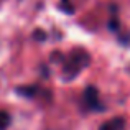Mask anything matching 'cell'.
<instances>
[{
	"mask_svg": "<svg viewBox=\"0 0 130 130\" xmlns=\"http://www.w3.org/2000/svg\"><path fill=\"white\" fill-rule=\"evenodd\" d=\"M124 125H125L124 119L122 117H115V119H112V120L102 124L99 130H120V128H124Z\"/></svg>",
	"mask_w": 130,
	"mask_h": 130,
	"instance_id": "7a4b0ae2",
	"label": "cell"
},
{
	"mask_svg": "<svg viewBox=\"0 0 130 130\" xmlns=\"http://www.w3.org/2000/svg\"><path fill=\"white\" fill-rule=\"evenodd\" d=\"M12 122V117L7 110H0V130H7Z\"/></svg>",
	"mask_w": 130,
	"mask_h": 130,
	"instance_id": "3957f363",
	"label": "cell"
},
{
	"mask_svg": "<svg viewBox=\"0 0 130 130\" xmlns=\"http://www.w3.org/2000/svg\"><path fill=\"white\" fill-rule=\"evenodd\" d=\"M51 61H53V63H61V61H63V54H61L59 51H53V53H51Z\"/></svg>",
	"mask_w": 130,
	"mask_h": 130,
	"instance_id": "5b68a950",
	"label": "cell"
},
{
	"mask_svg": "<svg viewBox=\"0 0 130 130\" xmlns=\"http://www.w3.org/2000/svg\"><path fill=\"white\" fill-rule=\"evenodd\" d=\"M18 94L25 95V97H33L35 95V87H17L15 89Z\"/></svg>",
	"mask_w": 130,
	"mask_h": 130,
	"instance_id": "277c9868",
	"label": "cell"
},
{
	"mask_svg": "<svg viewBox=\"0 0 130 130\" xmlns=\"http://www.w3.org/2000/svg\"><path fill=\"white\" fill-rule=\"evenodd\" d=\"M84 101L87 102V105L91 109H97V110H102V105L99 104V91L97 87L89 86L84 91Z\"/></svg>",
	"mask_w": 130,
	"mask_h": 130,
	"instance_id": "6da1fadb",
	"label": "cell"
},
{
	"mask_svg": "<svg viewBox=\"0 0 130 130\" xmlns=\"http://www.w3.org/2000/svg\"><path fill=\"white\" fill-rule=\"evenodd\" d=\"M33 38H35V40H40V41H41V40L46 38V33L41 31V30H38V31H35V33H33Z\"/></svg>",
	"mask_w": 130,
	"mask_h": 130,
	"instance_id": "8992f818",
	"label": "cell"
}]
</instances>
